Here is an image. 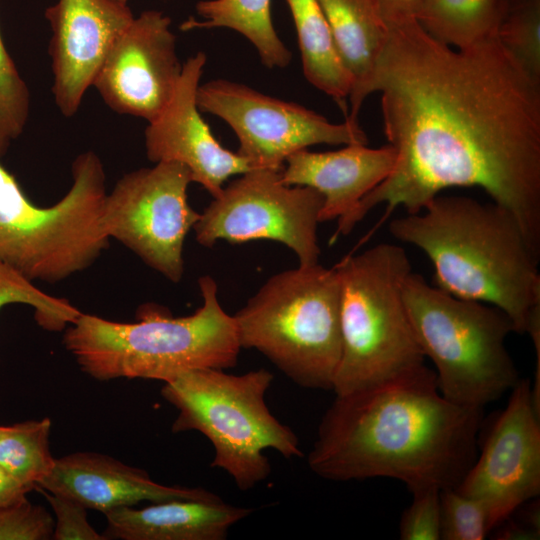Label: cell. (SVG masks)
<instances>
[{
    "label": "cell",
    "mask_w": 540,
    "mask_h": 540,
    "mask_svg": "<svg viewBox=\"0 0 540 540\" xmlns=\"http://www.w3.org/2000/svg\"><path fill=\"white\" fill-rule=\"evenodd\" d=\"M53 531L54 517L27 498L0 508V540H48Z\"/></svg>",
    "instance_id": "cell-29"
},
{
    "label": "cell",
    "mask_w": 540,
    "mask_h": 540,
    "mask_svg": "<svg viewBox=\"0 0 540 540\" xmlns=\"http://www.w3.org/2000/svg\"><path fill=\"white\" fill-rule=\"evenodd\" d=\"M369 85L381 94L384 133L396 152L389 176L339 218L349 234L375 207L422 211L450 187H479L518 220L540 253V81L495 35L456 49L415 18L386 21Z\"/></svg>",
    "instance_id": "cell-1"
},
{
    "label": "cell",
    "mask_w": 540,
    "mask_h": 540,
    "mask_svg": "<svg viewBox=\"0 0 540 540\" xmlns=\"http://www.w3.org/2000/svg\"><path fill=\"white\" fill-rule=\"evenodd\" d=\"M402 297L420 348L433 362L438 389L447 400L483 409L519 381L505 345L515 329L502 310L455 297L412 271L403 280Z\"/></svg>",
    "instance_id": "cell-8"
},
{
    "label": "cell",
    "mask_w": 540,
    "mask_h": 540,
    "mask_svg": "<svg viewBox=\"0 0 540 540\" xmlns=\"http://www.w3.org/2000/svg\"><path fill=\"white\" fill-rule=\"evenodd\" d=\"M412 495V503L400 518V539L440 540V490L426 488L416 491Z\"/></svg>",
    "instance_id": "cell-30"
},
{
    "label": "cell",
    "mask_w": 540,
    "mask_h": 540,
    "mask_svg": "<svg viewBox=\"0 0 540 540\" xmlns=\"http://www.w3.org/2000/svg\"><path fill=\"white\" fill-rule=\"evenodd\" d=\"M500 0H425L416 20L436 40L456 49L495 35Z\"/></svg>",
    "instance_id": "cell-23"
},
{
    "label": "cell",
    "mask_w": 540,
    "mask_h": 540,
    "mask_svg": "<svg viewBox=\"0 0 540 540\" xmlns=\"http://www.w3.org/2000/svg\"><path fill=\"white\" fill-rule=\"evenodd\" d=\"M495 36L540 81V0H500Z\"/></svg>",
    "instance_id": "cell-25"
},
{
    "label": "cell",
    "mask_w": 540,
    "mask_h": 540,
    "mask_svg": "<svg viewBox=\"0 0 540 540\" xmlns=\"http://www.w3.org/2000/svg\"><path fill=\"white\" fill-rule=\"evenodd\" d=\"M385 21L415 18L425 0H375Z\"/></svg>",
    "instance_id": "cell-32"
},
{
    "label": "cell",
    "mask_w": 540,
    "mask_h": 540,
    "mask_svg": "<svg viewBox=\"0 0 540 540\" xmlns=\"http://www.w3.org/2000/svg\"><path fill=\"white\" fill-rule=\"evenodd\" d=\"M483 409L440 393L422 368L335 399L307 456L311 471L337 482L390 478L414 493L457 487L477 457Z\"/></svg>",
    "instance_id": "cell-2"
},
{
    "label": "cell",
    "mask_w": 540,
    "mask_h": 540,
    "mask_svg": "<svg viewBox=\"0 0 540 540\" xmlns=\"http://www.w3.org/2000/svg\"><path fill=\"white\" fill-rule=\"evenodd\" d=\"M366 145L348 144L327 152L297 151L286 159L282 181L287 185L311 187L323 196L320 223L338 220L384 181L395 165L396 152L392 146Z\"/></svg>",
    "instance_id": "cell-18"
},
{
    "label": "cell",
    "mask_w": 540,
    "mask_h": 540,
    "mask_svg": "<svg viewBox=\"0 0 540 540\" xmlns=\"http://www.w3.org/2000/svg\"><path fill=\"white\" fill-rule=\"evenodd\" d=\"M441 540H483L492 527L484 504L454 488L440 490Z\"/></svg>",
    "instance_id": "cell-28"
},
{
    "label": "cell",
    "mask_w": 540,
    "mask_h": 540,
    "mask_svg": "<svg viewBox=\"0 0 540 540\" xmlns=\"http://www.w3.org/2000/svg\"><path fill=\"white\" fill-rule=\"evenodd\" d=\"M72 185L55 204H34L0 163V261L31 281L57 283L107 249L102 226L105 171L93 151L72 164Z\"/></svg>",
    "instance_id": "cell-9"
},
{
    "label": "cell",
    "mask_w": 540,
    "mask_h": 540,
    "mask_svg": "<svg viewBox=\"0 0 540 540\" xmlns=\"http://www.w3.org/2000/svg\"><path fill=\"white\" fill-rule=\"evenodd\" d=\"M40 492L49 502L54 513V540H106L98 533L87 519V508L77 501L50 493L44 489Z\"/></svg>",
    "instance_id": "cell-31"
},
{
    "label": "cell",
    "mask_w": 540,
    "mask_h": 540,
    "mask_svg": "<svg viewBox=\"0 0 540 540\" xmlns=\"http://www.w3.org/2000/svg\"><path fill=\"white\" fill-rule=\"evenodd\" d=\"M51 420L0 425V467L29 489H35L55 464L49 447Z\"/></svg>",
    "instance_id": "cell-24"
},
{
    "label": "cell",
    "mask_w": 540,
    "mask_h": 540,
    "mask_svg": "<svg viewBox=\"0 0 540 540\" xmlns=\"http://www.w3.org/2000/svg\"><path fill=\"white\" fill-rule=\"evenodd\" d=\"M37 488L71 498L103 514L143 501L202 499L214 495L203 488L160 484L142 469L95 452L55 458L53 469Z\"/></svg>",
    "instance_id": "cell-17"
},
{
    "label": "cell",
    "mask_w": 540,
    "mask_h": 540,
    "mask_svg": "<svg viewBox=\"0 0 540 540\" xmlns=\"http://www.w3.org/2000/svg\"><path fill=\"white\" fill-rule=\"evenodd\" d=\"M203 304L193 314L173 317L145 304L137 322L126 323L82 313L66 327L63 344L88 376L170 381L200 368L228 369L241 350L233 316L221 307L217 283L198 279Z\"/></svg>",
    "instance_id": "cell-4"
},
{
    "label": "cell",
    "mask_w": 540,
    "mask_h": 540,
    "mask_svg": "<svg viewBox=\"0 0 540 540\" xmlns=\"http://www.w3.org/2000/svg\"><path fill=\"white\" fill-rule=\"evenodd\" d=\"M342 349L332 390L345 395L425 366L402 297L406 251L381 243L336 264Z\"/></svg>",
    "instance_id": "cell-5"
},
{
    "label": "cell",
    "mask_w": 540,
    "mask_h": 540,
    "mask_svg": "<svg viewBox=\"0 0 540 540\" xmlns=\"http://www.w3.org/2000/svg\"><path fill=\"white\" fill-rule=\"evenodd\" d=\"M340 55L353 78L346 119L358 122L369 95L374 68L388 37V26L375 0H317Z\"/></svg>",
    "instance_id": "cell-20"
},
{
    "label": "cell",
    "mask_w": 540,
    "mask_h": 540,
    "mask_svg": "<svg viewBox=\"0 0 540 540\" xmlns=\"http://www.w3.org/2000/svg\"><path fill=\"white\" fill-rule=\"evenodd\" d=\"M192 182L184 165L158 162L123 175L103 205L106 235L175 283L184 273L185 238L200 218L187 199Z\"/></svg>",
    "instance_id": "cell-11"
},
{
    "label": "cell",
    "mask_w": 540,
    "mask_h": 540,
    "mask_svg": "<svg viewBox=\"0 0 540 540\" xmlns=\"http://www.w3.org/2000/svg\"><path fill=\"white\" fill-rule=\"evenodd\" d=\"M170 25L163 12L146 10L114 42L93 82L113 111L150 122L171 100L183 64Z\"/></svg>",
    "instance_id": "cell-14"
},
{
    "label": "cell",
    "mask_w": 540,
    "mask_h": 540,
    "mask_svg": "<svg viewBox=\"0 0 540 540\" xmlns=\"http://www.w3.org/2000/svg\"><path fill=\"white\" fill-rule=\"evenodd\" d=\"M273 380L263 368L240 375L200 368L181 373L161 388L162 397L178 411L172 432L203 434L214 449L210 466L224 470L241 491L270 475L264 450L273 449L287 459L303 456L295 432L266 404Z\"/></svg>",
    "instance_id": "cell-6"
},
{
    "label": "cell",
    "mask_w": 540,
    "mask_h": 540,
    "mask_svg": "<svg viewBox=\"0 0 540 540\" xmlns=\"http://www.w3.org/2000/svg\"><path fill=\"white\" fill-rule=\"evenodd\" d=\"M282 170L251 169L224 186L200 213L193 227L196 241L210 248L218 240H272L290 248L300 266L319 263L317 225L324 198L311 187L285 184Z\"/></svg>",
    "instance_id": "cell-10"
},
{
    "label": "cell",
    "mask_w": 540,
    "mask_h": 540,
    "mask_svg": "<svg viewBox=\"0 0 540 540\" xmlns=\"http://www.w3.org/2000/svg\"><path fill=\"white\" fill-rule=\"evenodd\" d=\"M295 25L305 78L330 96L347 116L353 78L317 0H286Z\"/></svg>",
    "instance_id": "cell-21"
},
{
    "label": "cell",
    "mask_w": 540,
    "mask_h": 540,
    "mask_svg": "<svg viewBox=\"0 0 540 540\" xmlns=\"http://www.w3.org/2000/svg\"><path fill=\"white\" fill-rule=\"evenodd\" d=\"M389 231L428 256L434 286L499 308L516 333L540 316V253L506 208L439 194L419 213L393 219Z\"/></svg>",
    "instance_id": "cell-3"
},
{
    "label": "cell",
    "mask_w": 540,
    "mask_h": 540,
    "mask_svg": "<svg viewBox=\"0 0 540 540\" xmlns=\"http://www.w3.org/2000/svg\"><path fill=\"white\" fill-rule=\"evenodd\" d=\"M195 8L200 19L189 18L182 30L231 29L255 47L267 68H285L290 63L291 52L273 25L271 0H201Z\"/></svg>",
    "instance_id": "cell-22"
},
{
    "label": "cell",
    "mask_w": 540,
    "mask_h": 540,
    "mask_svg": "<svg viewBox=\"0 0 540 540\" xmlns=\"http://www.w3.org/2000/svg\"><path fill=\"white\" fill-rule=\"evenodd\" d=\"M15 303L31 306L37 323L50 331L66 328L81 314L67 299L43 292L33 281L0 261V310Z\"/></svg>",
    "instance_id": "cell-26"
},
{
    "label": "cell",
    "mask_w": 540,
    "mask_h": 540,
    "mask_svg": "<svg viewBox=\"0 0 540 540\" xmlns=\"http://www.w3.org/2000/svg\"><path fill=\"white\" fill-rule=\"evenodd\" d=\"M251 513L252 509L229 504L216 494L154 502L141 509L122 507L105 513L103 536L106 540H224L230 528Z\"/></svg>",
    "instance_id": "cell-19"
},
{
    "label": "cell",
    "mask_w": 540,
    "mask_h": 540,
    "mask_svg": "<svg viewBox=\"0 0 540 540\" xmlns=\"http://www.w3.org/2000/svg\"><path fill=\"white\" fill-rule=\"evenodd\" d=\"M340 294L335 267L299 265L271 276L233 315L241 348L257 350L300 387L332 390Z\"/></svg>",
    "instance_id": "cell-7"
},
{
    "label": "cell",
    "mask_w": 540,
    "mask_h": 540,
    "mask_svg": "<svg viewBox=\"0 0 540 540\" xmlns=\"http://www.w3.org/2000/svg\"><path fill=\"white\" fill-rule=\"evenodd\" d=\"M197 104L228 124L239 141L237 153L252 169L282 170L290 155L317 144L368 143L358 122L332 123L300 104L226 79L200 84Z\"/></svg>",
    "instance_id": "cell-12"
},
{
    "label": "cell",
    "mask_w": 540,
    "mask_h": 540,
    "mask_svg": "<svg viewBox=\"0 0 540 540\" xmlns=\"http://www.w3.org/2000/svg\"><path fill=\"white\" fill-rule=\"evenodd\" d=\"M207 57L197 52L182 65L176 90L164 110L145 129L147 158L153 162H177L191 173L212 197L234 175L252 169L237 152L223 147L202 118L197 91Z\"/></svg>",
    "instance_id": "cell-16"
},
{
    "label": "cell",
    "mask_w": 540,
    "mask_h": 540,
    "mask_svg": "<svg viewBox=\"0 0 540 540\" xmlns=\"http://www.w3.org/2000/svg\"><path fill=\"white\" fill-rule=\"evenodd\" d=\"M116 1H118V2H120L122 4H127V2H128V0H116Z\"/></svg>",
    "instance_id": "cell-34"
},
{
    "label": "cell",
    "mask_w": 540,
    "mask_h": 540,
    "mask_svg": "<svg viewBox=\"0 0 540 540\" xmlns=\"http://www.w3.org/2000/svg\"><path fill=\"white\" fill-rule=\"evenodd\" d=\"M30 111V92L0 33V158L23 132Z\"/></svg>",
    "instance_id": "cell-27"
},
{
    "label": "cell",
    "mask_w": 540,
    "mask_h": 540,
    "mask_svg": "<svg viewBox=\"0 0 540 540\" xmlns=\"http://www.w3.org/2000/svg\"><path fill=\"white\" fill-rule=\"evenodd\" d=\"M539 420L532 384L520 378L480 455L455 487L484 504L492 530L540 494Z\"/></svg>",
    "instance_id": "cell-13"
},
{
    "label": "cell",
    "mask_w": 540,
    "mask_h": 540,
    "mask_svg": "<svg viewBox=\"0 0 540 540\" xmlns=\"http://www.w3.org/2000/svg\"><path fill=\"white\" fill-rule=\"evenodd\" d=\"M44 15L52 32V93L60 112L72 117L134 15L116 0H57Z\"/></svg>",
    "instance_id": "cell-15"
},
{
    "label": "cell",
    "mask_w": 540,
    "mask_h": 540,
    "mask_svg": "<svg viewBox=\"0 0 540 540\" xmlns=\"http://www.w3.org/2000/svg\"><path fill=\"white\" fill-rule=\"evenodd\" d=\"M31 489L17 481L0 467V508L25 500Z\"/></svg>",
    "instance_id": "cell-33"
}]
</instances>
